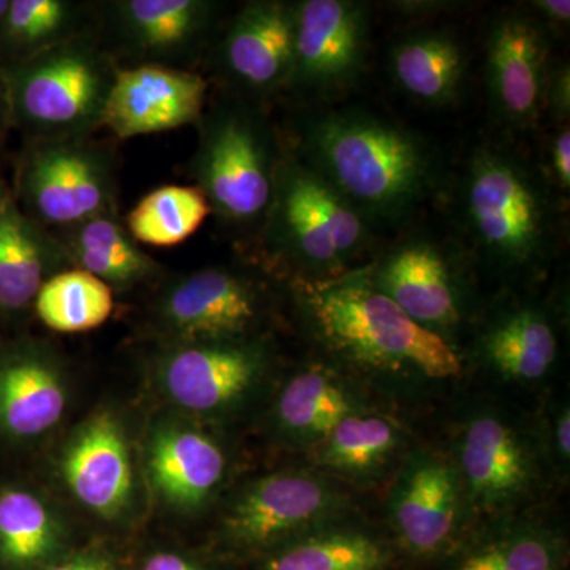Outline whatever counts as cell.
Wrapping results in <instances>:
<instances>
[{"label":"cell","instance_id":"1","mask_svg":"<svg viewBox=\"0 0 570 570\" xmlns=\"http://www.w3.org/2000/svg\"><path fill=\"white\" fill-rule=\"evenodd\" d=\"M288 287L316 355L384 406L411 403L463 376L459 352L415 324L356 269L322 283L291 281Z\"/></svg>","mask_w":570,"mask_h":570},{"label":"cell","instance_id":"2","mask_svg":"<svg viewBox=\"0 0 570 570\" xmlns=\"http://www.w3.org/2000/svg\"><path fill=\"white\" fill-rule=\"evenodd\" d=\"M456 239L474 268L508 285L538 283L564 242V202L509 140L479 141L453 190Z\"/></svg>","mask_w":570,"mask_h":570},{"label":"cell","instance_id":"3","mask_svg":"<svg viewBox=\"0 0 570 570\" xmlns=\"http://www.w3.org/2000/svg\"><path fill=\"white\" fill-rule=\"evenodd\" d=\"M291 149L374 230L409 223L444 184L433 142L363 108L314 112Z\"/></svg>","mask_w":570,"mask_h":570},{"label":"cell","instance_id":"4","mask_svg":"<svg viewBox=\"0 0 570 570\" xmlns=\"http://www.w3.org/2000/svg\"><path fill=\"white\" fill-rule=\"evenodd\" d=\"M459 472L472 528L542 508L562 487L538 417L475 397L453 422L445 449Z\"/></svg>","mask_w":570,"mask_h":570},{"label":"cell","instance_id":"5","mask_svg":"<svg viewBox=\"0 0 570 570\" xmlns=\"http://www.w3.org/2000/svg\"><path fill=\"white\" fill-rule=\"evenodd\" d=\"M262 243L291 281L322 283L370 261L376 230L314 168L285 148Z\"/></svg>","mask_w":570,"mask_h":570},{"label":"cell","instance_id":"6","mask_svg":"<svg viewBox=\"0 0 570 570\" xmlns=\"http://www.w3.org/2000/svg\"><path fill=\"white\" fill-rule=\"evenodd\" d=\"M193 176L212 213L236 234L261 235L285 146L257 107L236 99L204 115Z\"/></svg>","mask_w":570,"mask_h":570},{"label":"cell","instance_id":"7","mask_svg":"<svg viewBox=\"0 0 570 570\" xmlns=\"http://www.w3.org/2000/svg\"><path fill=\"white\" fill-rule=\"evenodd\" d=\"M356 272L415 324L461 351L482 309L475 268L456 238L411 228Z\"/></svg>","mask_w":570,"mask_h":570},{"label":"cell","instance_id":"8","mask_svg":"<svg viewBox=\"0 0 570 570\" xmlns=\"http://www.w3.org/2000/svg\"><path fill=\"white\" fill-rule=\"evenodd\" d=\"M116 71L105 51L81 36L0 67L10 122L33 141L80 137L102 122Z\"/></svg>","mask_w":570,"mask_h":570},{"label":"cell","instance_id":"9","mask_svg":"<svg viewBox=\"0 0 570 570\" xmlns=\"http://www.w3.org/2000/svg\"><path fill=\"white\" fill-rule=\"evenodd\" d=\"M360 510L354 490L307 466L247 480L225 499L216 546L232 560L254 561L281 543Z\"/></svg>","mask_w":570,"mask_h":570},{"label":"cell","instance_id":"10","mask_svg":"<svg viewBox=\"0 0 570 570\" xmlns=\"http://www.w3.org/2000/svg\"><path fill=\"white\" fill-rule=\"evenodd\" d=\"M276 351L268 337L170 344L157 362L163 395L198 423H225L273 387Z\"/></svg>","mask_w":570,"mask_h":570},{"label":"cell","instance_id":"11","mask_svg":"<svg viewBox=\"0 0 570 570\" xmlns=\"http://www.w3.org/2000/svg\"><path fill=\"white\" fill-rule=\"evenodd\" d=\"M385 527L407 562L444 561L471 531L459 472L445 449L419 444L385 487Z\"/></svg>","mask_w":570,"mask_h":570},{"label":"cell","instance_id":"12","mask_svg":"<svg viewBox=\"0 0 570 570\" xmlns=\"http://www.w3.org/2000/svg\"><path fill=\"white\" fill-rule=\"evenodd\" d=\"M294 7V66L285 91L307 104L340 102L366 70L371 6L358 0H299Z\"/></svg>","mask_w":570,"mask_h":570},{"label":"cell","instance_id":"13","mask_svg":"<svg viewBox=\"0 0 570 570\" xmlns=\"http://www.w3.org/2000/svg\"><path fill=\"white\" fill-rule=\"evenodd\" d=\"M560 355L557 309L513 292L482 306L460 351L464 367L510 387H538L554 373Z\"/></svg>","mask_w":570,"mask_h":570},{"label":"cell","instance_id":"14","mask_svg":"<svg viewBox=\"0 0 570 570\" xmlns=\"http://www.w3.org/2000/svg\"><path fill=\"white\" fill-rule=\"evenodd\" d=\"M18 208L33 224L58 230L112 214L110 157L80 137L33 141L18 168Z\"/></svg>","mask_w":570,"mask_h":570},{"label":"cell","instance_id":"15","mask_svg":"<svg viewBox=\"0 0 570 570\" xmlns=\"http://www.w3.org/2000/svg\"><path fill=\"white\" fill-rule=\"evenodd\" d=\"M272 299L242 269L208 266L174 281L157 303V321L171 344L264 336Z\"/></svg>","mask_w":570,"mask_h":570},{"label":"cell","instance_id":"16","mask_svg":"<svg viewBox=\"0 0 570 570\" xmlns=\"http://www.w3.org/2000/svg\"><path fill=\"white\" fill-rule=\"evenodd\" d=\"M551 31L530 9L501 11L485 39L490 108L505 134L534 130L546 118Z\"/></svg>","mask_w":570,"mask_h":570},{"label":"cell","instance_id":"17","mask_svg":"<svg viewBox=\"0 0 570 570\" xmlns=\"http://www.w3.org/2000/svg\"><path fill=\"white\" fill-rule=\"evenodd\" d=\"M266 428L277 444L309 455L348 415L384 406L355 379L314 355L275 384Z\"/></svg>","mask_w":570,"mask_h":570},{"label":"cell","instance_id":"18","mask_svg":"<svg viewBox=\"0 0 570 570\" xmlns=\"http://www.w3.org/2000/svg\"><path fill=\"white\" fill-rule=\"evenodd\" d=\"M294 45V2H249L225 26L217 69L242 100L261 102L287 89Z\"/></svg>","mask_w":570,"mask_h":570},{"label":"cell","instance_id":"19","mask_svg":"<svg viewBox=\"0 0 570 570\" xmlns=\"http://www.w3.org/2000/svg\"><path fill=\"white\" fill-rule=\"evenodd\" d=\"M228 450L190 419L160 420L146 442V471L156 497L184 513L212 505L230 475Z\"/></svg>","mask_w":570,"mask_h":570},{"label":"cell","instance_id":"20","mask_svg":"<svg viewBox=\"0 0 570 570\" xmlns=\"http://www.w3.org/2000/svg\"><path fill=\"white\" fill-rule=\"evenodd\" d=\"M208 82L195 71L141 63L116 71L100 126L121 140L198 124Z\"/></svg>","mask_w":570,"mask_h":570},{"label":"cell","instance_id":"21","mask_svg":"<svg viewBox=\"0 0 570 570\" xmlns=\"http://www.w3.org/2000/svg\"><path fill=\"white\" fill-rule=\"evenodd\" d=\"M59 469L71 497L96 515L116 520L132 505V455L121 422L110 412L92 415L73 431Z\"/></svg>","mask_w":570,"mask_h":570},{"label":"cell","instance_id":"22","mask_svg":"<svg viewBox=\"0 0 570 570\" xmlns=\"http://www.w3.org/2000/svg\"><path fill=\"white\" fill-rule=\"evenodd\" d=\"M417 444L387 406H376L344 419L306 460L347 489L374 490L389 485Z\"/></svg>","mask_w":570,"mask_h":570},{"label":"cell","instance_id":"23","mask_svg":"<svg viewBox=\"0 0 570 570\" xmlns=\"http://www.w3.org/2000/svg\"><path fill=\"white\" fill-rule=\"evenodd\" d=\"M566 528L546 509L487 521L445 558L444 570H568Z\"/></svg>","mask_w":570,"mask_h":570},{"label":"cell","instance_id":"24","mask_svg":"<svg viewBox=\"0 0 570 570\" xmlns=\"http://www.w3.org/2000/svg\"><path fill=\"white\" fill-rule=\"evenodd\" d=\"M406 562L387 527L360 509L281 543L250 564L254 570H400Z\"/></svg>","mask_w":570,"mask_h":570},{"label":"cell","instance_id":"25","mask_svg":"<svg viewBox=\"0 0 570 570\" xmlns=\"http://www.w3.org/2000/svg\"><path fill=\"white\" fill-rule=\"evenodd\" d=\"M220 3L206 0H124L110 7L124 50L140 63H171L194 56L216 24Z\"/></svg>","mask_w":570,"mask_h":570},{"label":"cell","instance_id":"26","mask_svg":"<svg viewBox=\"0 0 570 570\" xmlns=\"http://www.w3.org/2000/svg\"><path fill=\"white\" fill-rule=\"evenodd\" d=\"M69 406L66 374L52 356L22 351L0 360V430L31 441L58 426Z\"/></svg>","mask_w":570,"mask_h":570},{"label":"cell","instance_id":"27","mask_svg":"<svg viewBox=\"0 0 570 570\" xmlns=\"http://www.w3.org/2000/svg\"><path fill=\"white\" fill-rule=\"evenodd\" d=\"M389 66L396 88L426 107H449L466 88V45L449 29L423 28L404 33L390 50Z\"/></svg>","mask_w":570,"mask_h":570},{"label":"cell","instance_id":"28","mask_svg":"<svg viewBox=\"0 0 570 570\" xmlns=\"http://www.w3.org/2000/svg\"><path fill=\"white\" fill-rule=\"evenodd\" d=\"M59 234L55 239L59 254L110 287H134L159 269L112 214L59 228Z\"/></svg>","mask_w":570,"mask_h":570},{"label":"cell","instance_id":"29","mask_svg":"<svg viewBox=\"0 0 570 570\" xmlns=\"http://www.w3.org/2000/svg\"><path fill=\"white\" fill-rule=\"evenodd\" d=\"M67 551V531L55 509L29 490L0 493V561L11 570H43Z\"/></svg>","mask_w":570,"mask_h":570},{"label":"cell","instance_id":"30","mask_svg":"<svg viewBox=\"0 0 570 570\" xmlns=\"http://www.w3.org/2000/svg\"><path fill=\"white\" fill-rule=\"evenodd\" d=\"M56 257L61 254L55 242L11 202L0 216V309L20 311L36 302Z\"/></svg>","mask_w":570,"mask_h":570},{"label":"cell","instance_id":"31","mask_svg":"<svg viewBox=\"0 0 570 570\" xmlns=\"http://www.w3.org/2000/svg\"><path fill=\"white\" fill-rule=\"evenodd\" d=\"M80 6L63 0H10L0 22V67L24 61L80 36Z\"/></svg>","mask_w":570,"mask_h":570},{"label":"cell","instance_id":"32","mask_svg":"<svg viewBox=\"0 0 570 570\" xmlns=\"http://www.w3.org/2000/svg\"><path fill=\"white\" fill-rule=\"evenodd\" d=\"M37 316L59 333H81L104 325L112 314L110 285L73 268L48 277L36 302Z\"/></svg>","mask_w":570,"mask_h":570},{"label":"cell","instance_id":"33","mask_svg":"<svg viewBox=\"0 0 570 570\" xmlns=\"http://www.w3.org/2000/svg\"><path fill=\"white\" fill-rule=\"evenodd\" d=\"M209 214L212 206L197 186H164L138 202L127 228L141 245L174 247L190 238Z\"/></svg>","mask_w":570,"mask_h":570},{"label":"cell","instance_id":"34","mask_svg":"<svg viewBox=\"0 0 570 570\" xmlns=\"http://www.w3.org/2000/svg\"><path fill=\"white\" fill-rule=\"evenodd\" d=\"M538 417L543 442L561 485L570 471V403L568 396L551 397Z\"/></svg>","mask_w":570,"mask_h":570},{"label":"cell","instance_id":"35","mask_svg":"<svg viewBox=\"0 0 570 570\" xmlns=\"http://www.w3.org/2000/svg\"><path fill=\"white\" fill-rule=\"evenodd\" d=\"M551 186L566 200L570 190V129L569 124L558 126L547 146V164L540 165Z\"/></svg>","mask_w":570,"mask_h":570},{"label":"cell","instance_id":"36","mask_svg":"<svg viewBox=\"0 0 570 570\" xmlns=\"http://www.w3.org/2000/svg\"><path fill=\"white\" fill-rule=\"evenodd\" d=\"M558 126L570 119V67L568 62L553 63L546 94V116Z\"/></svg>","mask_w":570,"mask_h":570},{"label":"cell","instance_id":"37","mask_svg":"<svg viewBox=\"0 0 570 570\" xmlns=\"http://www.w3.org/2000/svg\"><path fill=\"white\" fill-rule=\"evenodd\" d=\"M43 570H121L118 558L105 547L91 546L69 551L61 560Z\"/></svg>","mask_w":570,"mask_h":570},{"label":"cell","instance_id":"38","mask_svg":"<svg viewBox=\"0 0 570 570\" xmlns=\"http://www.w3.org/2000/svg\"><path fill=\"white\" fill-rule=\"evenodd\" d=\"M137 570H219L216 566L183 550L159 549L149 551Z\"/></svg>","mask_w":570,"mask_h":570},{"label":"cell","instance_id":"39","mask_svg":"<svg viewBox=\"0 0 570 570\" xmlns=\"http://www.w3.org/2000/svg\"><path fill=\"white\" fill-rule=\"evenodd\" d=\"M551 32L564 29L570 22L569 0H534L528 7Z\"/></svg>","mask_w":570,"mask_h":570},{"label":"cell","instance_id":"40","mask_svg":"<svg viewBox=\"0 0 570 570\" xmlns=\"http://www.w3.org/2000/svg\"><path fill=\"white\" fill-rule=\"evenodd\" d=\"M396 6L397 11H407V13H439L442 10H452L453 7L460 6V3L453 2H396L392 3Z\"/></svg>","mask_w":570,"mask_h":570},{"label":"cell","instance_id":"41","mask_svg":"<svg viewBox=\"0 0 570 570\" xmlns=\"http://www.w3.org/2000/svg\"><path fill=\"white\" fill-rule=\"evenodd\" d=\"M9 122V100H7L6 82H3L2 75H0V132H2L3 126Z\"/></svg>","mask_w":570,"mask_h":570},{"label":"cell","instance_id":"42","mask_svg":"<svg viewBox=\"0 0 570 570\" xmlns=\"http://www.w3.org/2000/svg\"><path fill=\"white\" fill-rule=\"evenodd\" d=\"M11 202H13V198H11L9 189H7L6 183H3L2 175H0V216H2Z\"/></svg>","mask_w":570,"mask_h":570},{"label":"cell","instance_id":"43","mask_svg":"<svg viewBox=\"0 0 570 570\" xmlns=\"http://www.w3.org/2000/svg\"><path fill=\"white\" fill-rule=\"evenodd\" d=\"M10 0H0V22L6 18L7 10H9Z\"/></svg>","mask_w":570,"mask_h":570}]
</instances>
